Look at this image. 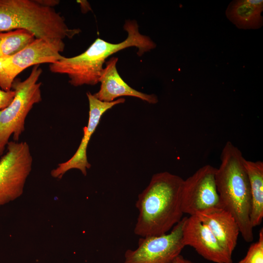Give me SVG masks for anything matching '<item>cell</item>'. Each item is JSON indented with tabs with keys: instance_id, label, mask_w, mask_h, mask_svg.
<instances>
[{
	"instance_id": "obj_14",
	"label": "cell",
	"mask_w": 263,
	"mask_h": 263,
	"mask_svg": "<svg viewBox=\"0 0 263 263\" xmlns=\"http://www.w3.org/2000/svg\"><path fill=\"white\" fill-rule=\"evenodd\" d=\"M244 164L250 185V222L254 228L262 223L263 218V162L251 161L244 158Z\"/></svg>"
},
{
	"instance_id": "obj_18",
	"label": "cell",
	"mask_w": 263,
	"mask_h": 263,
	"mask_svg": "<svg viewBox=\"0 0 263 263\" xmlns=\"http://www.w3.org/2000/svg\"><path fill=\"white\" fill-rule=\"evenodd\" d=\"M15 92L13 90L5 91L0 89V110L6 108L12 102Z\"/></svg>"
},
{
	"instance_id": "obj_7",
	"label": "cell",
	"mask_w": 263,
	"mask_h": 263,
	"mask_svg": "<svg viewBox=\"0 0 263 263\" xmlns=\"http://www.w3.org/2000/svg\"><path fill=\"white\" fill-rule=\"evenodd\" d=\"M63 40L49 41L35 38L18 53L0 58V87L11 90L17 76L26 68L42 63H53L63 57L60 53L64 50Z\"/></svg>"
},
{
	"instance_id": "obj_20",
	"label": "cell",
	"mask_w": 263,
	"mask_h": 263,
	"mask_svg": "<svg viewBox=\"0 0 263 263\" xmlns=\"http://www.w3.org/2000/svg\"><path fill=\"white\" fill-rule=\"evenodd\" d=\"M172 263H194V262L185 259L181 255L178 256Z\"/></svg>"
},
{
	"instance_id": "obj_3",
	"label": "cell",
	"mask_w": 263,
	"mask_h": 263,
	"mask_svg": "<svg viewBox=\"0 0 263 263\" xmlns=\"http://www.w3.org/2000/svg\"><path fill=\"white\" fill-rule=\"evenodd\" d=\"M241 150L230 141L224 146L221 164L216 168L215 182L221 207L236 220L243 239L253 240V227L250 222L251 199L248 178Z\"/></svg>"
},
{
	"instance_id": "obj_5",
	"label": "cell",
	"mask_w": 263,
	"mask_h": 263,
	"mask_svg": "<svg viewBox=\"0 0 263 263\" xmlns=\"http://www.w3.org/2000/svg\"><path fill=\"white\" fill-rule=\"evenodd\" d=\"M42 72L39 65H35L26 79H15L12 84L15 97L9 105L0 110V156L3 155L11 136L13 141L19 142L25 130L27 115L34 105L42 100L41 83L38 82Z\"/></svg>"
},
{
	"instance_id": "obj_10",
	"label": "cell",
	"mask_w": 263,
	"mask_h": 263,
	"mask_svg": "<svg viewBox=\"0 0 263 263\" xmlns=\"http://www.w3.org/2000/svg\"><path fill=\"white\" fill-rule=\"evenodd\" d=\"M89 104V116L87 126L83 127V136L80 144L73 156L66 162L58 164L52 170L51 176L61 179L64 174L71 169H77L83 175H87V169L91 168L87 156V148L90 138L97 127L102 115L115 105L123 103L125 99L120 98L112 102H104L97 99L90 92L86 93Z\"/></svg>"
},
{
	"instance_id": "obj_2",
	"label": "cell",
	"mask_w": 263,
	"mask_h": 263,
	"mask_svg": "<svg viewBox=\"0 0 263 263\" xmlns=\"http://www.w3.org/2000/svg\"><path fill=\"white\" fill-rule=\"evenodd\" d=\"M128 37L119 43H111L97 38L82 54L71 57H63L49 64L50 71L53 73L66 74L69 82L74 86L94 85L99 82L103 65L106 59L116 52L130 47H136L137 54L141 56L145 52L155 48V43L150 37L141 34L135 20H127L123 26Z\"/></svg>"
},
{
	"instance_id": "obj_19",
	"label": "cell",
	"mask_w": 263,
	"mask_h": 263,
	"mask_svg": "<svg viewBox=\"0 0 263 263\" xmlns=\"http://www.w3.org/2000/svg\"><path fill=\"white\" fill-rule=\"evenodd\" d=\"M39 4L47 7H53L59 3L57 0H37Z\"/></svg>"
},
{
	"instance_id": "obj_4",
	"label": "cell",
	"mask_w": 263,
	"mask_h": 263,
	"mask_svg": "<svg viewBox=\"0 0 263 263\" xmlns=\"http://www.w3.org/2000/svg\"><path fill=\"white\" fill-rule=\"evenodd\" d=\"M27 30L49 41L72 38L79 29H70L60 13L37 0H0V32Z\"/></svg>"
},
{
	"instance_id": "obj_9",
	"label": "cell",
	"mask_w": 263,
	"mask_h": 263,
	"mask_svg": "<svg viewBox=\"0 0 263 263\" xmlns=\"http://www.w3.org/2000/svg\"><path fill=\"white\" fill-rule=\"evenodd\" d=\"M216 168L205 165L184 180L181 193V207L189 216L206 209L221 207L217 191Z\"/></svg>"
},
{
	"instance_id": "obj_6",
	"label": "cell",
	"mask_w": 263,
	"mask_h": 263,
	"mask_svg": "<svg viewBox=\"0 0 263 263\" xmlns=\"http://www.w3.org/2000/svg\"><path fill=\"white\" fill-rule=\"evenodd\" d=\"M32 164L26 142H8L7 151L0 159V207L22 195Z\"/></svg>"
},
{
	"instance_id": "obj_12",
	"label": "cell",
	"mask_w": 263,
	"mask_h": 263,
	"mask_svg": "<svg viewBox=\"0 0 263 263\" xmlns=\"http://www.w3.org/2000/svg\"><path fill=\"white\" fill-rule=\"evenodd\" d=\"M117 61V57H112L105 62L106 66L99 79L100 89L93 95L104 102H112L118 97L129 96L140 98L150 104H156L158 101L156 95L136 91L124 81L116 69Z\"/></svg>"
},
{
	"instance_id": "obj_8",
	"label": "cell",
	"mask_w": 263,
	"mask_h": 263,
	"mask_svg": "<svg viewBox=\"0 0 263 263\" xmlns=\"http://www.w3.org/2000/svg\"><path fill=\"white\" fill-rule=\"evenodd\" d=\"M184 222V217L169 233L141 237L136 249L126 251L123 263H172L185 247Z\"/></svg>"
},
{
	"instance_id": "obj_11",
	"label": "cell",
	"mask_w": 263,
	"mask_h": 263,
	"mask_svg": "<svg viewBox=\"0 0 263 263\" xmlns=\"http://www.w3.org/2000/svg\"><path fill=\"white\" fill-rule=\"evenodd\" d=\"M182 238L185 246H191L209 261L233 263L232 255L222 247L207 226L195 215L184 217Z\"/></svg>"
},
{
	"instance_id": "obj_13",
	"label": "cell",
	"mask_w": 263,
	"mask_h": 263,
	"mask_svg": "<svg viewBox=\"0 0 263 263\" xmlns=\"http://www.w3.org/2000/svg\"><path fill=\"white\" fill-rule=\"evenodd\" d=\"M195 215L207 226L222 247L232 255L240 233L232 215L222 207H215L199 212Z\"/></svg>"
},
{
	"instance_id": "obj_15",
	"label": "cell",
	"mask_w": 263,
	"mask_h": 263,
	"mask_svg": "<svg viewBox=\"0 0 263 263\" xmlns=\"http://www.w3.org/2000/svg\"><path fill=\"white\" fill-rule=\"evenodd\" d=\"M263 6L252 5L246 0H234L228 5L225 15L239 29H257L263 24Z\"/></svg>"
},
{
	"instance_id": "obj_1",
	"label": "cell",
	"mask_w": 263,
	"mask_h": 263,
	"mask_svg": "<svg viewBox=\"0 0 263 263\" xmlns=\"http://www.w3.org/2000/svg\"><path fill=\"white\" fill-rule=\"evenodd\" d=\"M184 179L168 171L153 174L139 194L138 215L134 233L140 237L163 235L183 218L181 193Z\"/></svg>"
},
{
	"instance_id": "obj_17",
	"label": "cell",
	"mask_w": 263,
	"mask_h": 263,
	"mask_svg": "<svg viewBox=\"0 0 263 263\" xmlns=\"http://www.w3.org/2000/svg\"><path fill=\"white\" fill-rule=\"evenodd\" d=\"M238 263H263V229L259 232L258 241L251 244L246 254Z\"/></svg>"
},
{
	"instance_id": "obj_16",
	"label": "cell",
	"mask_w": 263,
	"mask_h": 263,
	"mask_svg": "<svg viewBox=\"0 0 263 263\" xmlns=\"http://www.w3.org/2000/svg\"><path fill=\"white\" fill-rule=\"evenodd\" d=\"M35 38L32 33L25 30L0 32V58L18 53Z\"/></svg>"
}]
</instances>
